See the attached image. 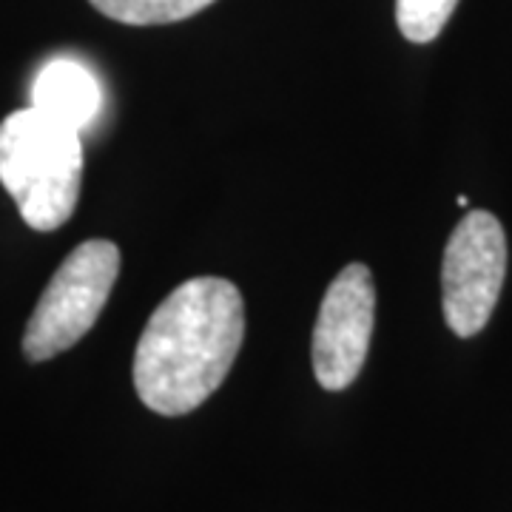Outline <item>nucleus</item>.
Instances as JSON below:
<instances>
[{
    "label": "nucleus",
    "instance_id": "1",
    "mask_svg": "<svg viewBox=\"0 0 512 512\" xmlns=\"http://www.w3.org/2000/svg\"><path fill=\"white\" fill-rule=\"evenodd\" d=\"M245 339L242 293L222 276H194L151 313L134 350V390L148 410L185 416L225 382Z\"/></svg>",
    "mask_w": 512,
    "mask_h": 512
},
{
    "label": "nucleus",
    "instance_id": "2",
    "mask_svg": "<svg viewBox=\"0 0 512 512\" xmlns=\"http://www.w3.org/2000/svg\"><path fill=\"white\" fill-rule=\"evenodd\" d=\"M0 183L32 231H57L80 197V131L35 106L12 111L0 123Z\"/></svg>",
    "mask_w": 512,
    "mask_h": 512
},
{
    "label": "nucleus",
    "instance_id": "3",
    "mask_svg": "<svg viewBox=\"0 0 512 512\" xmlns=\"http://www.w3.org/2000/svg\"><path fill=\"white\" fill-rule=\"evenodd\" d=\"M120 274V248L111 239H86L63 259L26 322L23 353L49 362L94 328Z\"/></svg>",
    "mask_w": 512,
    "mask_h": 512
},
{
    "label": "nucleus",
    "instance_id": "4",
    "mask_svg": "<svg viewBox=\"0 0 512 512\" xmlns=\"http://www.w3.org/2000/svg\"><path fill=\"white\" fill-rule=\"evenodd\" d=\"M507 276V237L490 211H470L453 228L441 262L447 328L470 339L487 328Z\"/></svg>",
    "mask_w": 512,
    "mask_h": 512
},
{
    "label": "nucleus",
    "instance_id": "5",
    "mask_svg": "<svg viewBox=\"0 0 512 512\" xmlns=\"http://www.w3.org/2000/svg\"><path fill=\"white\" fill-rule=\"evenodd\" d=\"M376 322V282L370 268L350 262L325 291L313 328V376L330 393L359 379Z\"/></svg>",
    "mask_w": 512,
    "mask_h": 512
},
{
    "label": "nucleus",
    "instance_id": "6",
    "mask_svg": "<svg viewBox=\"0 0 512 512\" xmlns=\"http://www.w3.org/2000/svg\"><path fill=\"white\" fill-rule=\"evenodd\" d=\"M100 83L83 63L57 57L46 63L32 86V106L57 120L69 123L77 131L86 128L100 111Z\"/></svg>",
    "mask_w": 512,
    "mask_h": 512
},
{
    "label": "nucleus",
    "instance_id": "7",
    "mask_svg": "<svg viewBox=\"0 0 512 512\" xmlns=\"http://www.w3.org/2000/svg\"><path fill=\"white\" fill-rule=\"evenodd\" d=\"M106 18L126 26H165L200 15L217 0H89Z\"/></svg>",
    "mask_w": 512,
    "mask_h": 512
},
{
    "label": "nucleus",
    "instance_id": "8",
    "mask_svg": "<svg viewBox=\"0 0 512 512\" xmlns=\"http://www.w3.org/2000/svg\"><path fill=\"white\" fill-rule=\"evenodd\" d=\"M456 6L458 0H396V26L410 43H433Z\"/></svg>",
    "mask_w": 512,
    "mask_h": 512
}]
</instances>
